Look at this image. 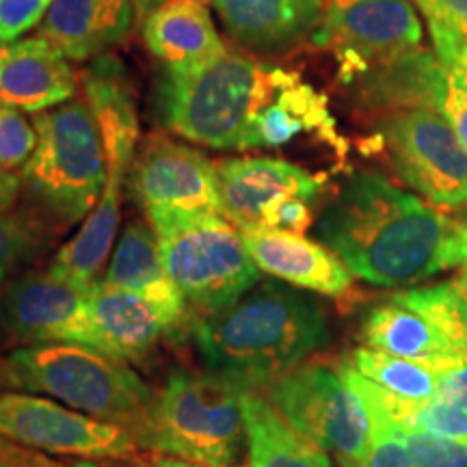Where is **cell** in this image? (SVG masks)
<instances>
[{
	"mask_svg": "<svg viewBox=\"0 0 467 467\" xmlns=\"http://www.w3.org/2000/svg\"><path fill=\"white\" fill-rule=\"evenodd\" d=\"M7 46H9V44L5 42V37H3V35H0V52H3L5 48H7Z\"/></svg>",
	"mask_w": 467,
	"mask_h": 467,
	"instance_id": "obj_45",
	"label": "cell"
},
{
	"mask_svg": "<svg viewBox=\"0 0 467 467\" xmlns=\"http://www.w3.org/2000/svg\"><path fill=\"white\" fill-rule=\"evenodd\" d=\"M130 195L150 225L221 214L217 162L167 134H148L130 167Z\"/></svg>",
	"mask_w": 467,
	"mask_h": 467,
	"instance_id": "obj_13",
	"label": "cell"
},
{
	"mask_svg": "<svg viewBox=\"0 0 467 467\" xmlns=\"http://www.w3.org/2000/svg\"><path fill=\"white\" fill-rule=\"evenodd\" d=\"M454 258L457 266L463 268V275H467V214L457 221V232H454Z\"/></svg>",
	"mask_w": 467,
	"mask_h": 467,
	"instance_id": "obj_39",
	"label": "cell"
},
{
	"mask_svg": "<svg viewBox=\"0 0 467 467\" xmlns=\"http://www.w3.org/2000/svg\"><path fill=\"white\" fill-rule=\"evenodd\" d=\"M89 317L100 337L102 353L109 358L132 361L156 348L162 337L178 331L180 323L159 306L98 279L87 290Z\"/></svg>",
	"mask_w": 467,
	"mask_h": 467,
	"instance_id": "obj_18",
	"label": "cell"
},
{
	"mask_svg": "<svg viewBox=\"0 0 467 467\" xmlns=\"http://www.w3.org/2000/svg\"><path fill=\"white\" fill-rule=\"evenodd\" d=\"M143 39L171 74L203 67L225 50L203 0H165L143 20Z\"/></svg>",
	"mask_w": 467,
	"mask_h": 467,
	"instance_id": "obj_23",
	"label": "cell"
},
{
	"mask_svg": "<svg viewBox=\"0 0 467 467\" xmlns=\"http://www.w3.org/2000/svg\"><path fill=\"white\" fill-rule=\"evenodd\" d=\"M78 76L48 39L28 37L0 52V104L44 113L76 93Z\"/></svg>",
	"mask_w": 467,
	"mask_h": 467,
	"instance_id": "obj_19",
	"label": "cell"
},
{
	"mask_svg": "<svg viewBox=\"0 0 467 467\" xmlns=\"http://www.w3.org/2000/svg\"><path fill=\"white\" fill-rule=\"evenodd\" d=\"M312 202L301 195H288L266 210L262 227L303 234L312 225Z\"/></svg>",
	"mask_w": 467,
	"mask_h": 467,
	"instance_id": "obj_34",
	"label": "cell"
},
{
	"mask_svg": "<svg viewBox=\"0 0 467 467\" xmlns=\"http://www.w3.org/2000/svg\"><path fill=\"white\" fill-rule=\"evenodd\" d=\"M440 113L446 117L448 124L457 132L461 145L467 150V93L459 89L457 85H452L451 80H448V91L441 102Z\"/></svg>",
	"mask_w": 467,
	"mask_h": 467,
	"instance_id": "obj_36",
	"label": "cell"
},
{
	"mask_svg": "<svg viewBox=\"0 0 467 467\" xmlns=\"http://www.w3.org/2000/svg\"><path fill=\"white\" fill-rule=\"evenodd\" d=\"M0 440L42 454L93 461L130 459L141 448L126 426L26 392L0 394Z\"/></svg>",
	"mask_w": 467,
	"mask_h": 467,
	"instance_id": "obj_12",
	"label": "cell"
},
{
	"mask_svg": "<svg viewBox=\"0 0 467 467\" xmlns=\"http://www.w3.org/2000/svg\"><path fill=\"white\" fill-rule=\"evenodd\" d=\"M347 377L361 394V399L366 400L372 420L370 446H368L364 461L353 467H413L405 437L400 433V424L385 409L379 385L361 377L350 364H347Z\"/></svg>",
	"mask_w": 467,
	"mask_h": 467,
	"instance_id": "obj_29",
	"label": "cell"
},
{
	"mask_svg": "<svg viewBox=\"0 0 467 467\" xmlns=\"http://www.w3.org/2000/svg\"><path fill=\"white\" fill-rule=\"evenodd\" d=\"M452 285H454V290H457L459 301H461V306H463V312H465V317H467V275H463V273H461V275L452 282Z\"/></svg>",
	"mask_w": 467,
	"mask_h": 467,
	"instance_id": "obj_41",
	"label": "cell"
},
{
	"mask_svg": "<svg viewBox=\"0 0 467 467\" xmlns=\"http://www.w3.org/2000/svg\"><path fill=\"white\" fill-rule=\"evenodd\" d=\"M203 3H208V0H203Z\"/></svg>",
	"mask_w": 467,
	"mask_h": 467,
	"instance_id": "obj_47",
	"label": "cell"
},
{
	"mask_svg": "<svg viewBox=\"0 0 467 467\" xmlns=\"http://www.w3.org/2000/svg\"><path fill=\"white\" fill-rule=\"evenodd\" d=\"M104 282L143 296L169 314L175 323L184 325L189 306L169 277L154 227L143 221H130L121 232L104 273Z\"/></svg>",
	"mask_w": 467,
	"mask_h": 467,
	"instance_id": "obj_24",
	"label": "cell"
},
{
	"mask_svg": "<svg viewBox=\"0 0 467 467\" xmlns=\"http://www.w3.org/2000/svg\"><path fill=\"white\" fill-rule=\"evenodd\" d=\"M137 139L139 132H109V137L102 134L109 161L107 186L100 200L87 214L83 227L55 254L48 266L52 275L85 290L98 282V273L109 260L115 234L119 230L121 195H124L128 169L132 167L134 156H137L134 151Z\"/></svg>",
	"mask_w": 467,
	"mask_h": 467,
	"instance_id": "obj_15",
	"label": "cell"
},
{
	"mask_svg": "<svg viewBox=\"0 0 467 467\" xmlns=\"http://www.w3.org/2000/svg\"><path fill=\"white\" fill-rule=\"evenodd\" d=\"M413 467H467V440L402 429Z\"/></svg>",
	"mask_w": 467,
	"mask_h": 467,
	"instance_id": "obj_31",
	"label": "cell"
},
{
	"mask_svg": "<svg viewBox=\"0 0 467 467\" xmlns=\"http://www.w3.org/2000/svg\"><path fill=\"white\" fill-rule=\"evenodd\" d=\"M243 422L251 467H334L327 451L299 433L258 389L243 392Z\"/></svg>",
	"mask_w": 467,
	"mask_h": 467,
	"instance_id": "obj_26",
	"label": "cell"
},
{
	"mask_svg": "<svg viewBox=\"0 0 467 467\" xmlns=\"http://www.w3.org/2000/svg\"><path fill=\"white\" fill-rule=\"evenodd\" d=\"M0 467H61L42 452L16 446L7 440H0Z\"/></svg>",
	"mask_w": 467,
	"mask_h": 467,
	"instance_id": "obj_37",
	"label": "cell"
},
{
	"mask_svg": "<svg viewBox=\"0 0 467 467\" xmlns=\"http://www.w3.org/2000/svg\"><path fill=\"white\" fill-rule=\"evenodd\" d=\"M0 389L44 394L104 422L137 429L154 389L126 361L76 344L22 347L0 358Z\"/></svg>",
	"mask_w": 467,
	"mask_h": 467,
	"instance_id": "obj_4",
	"label": "cell"
},
{
	"mask_svg": "<svg viewBox=\"0 0 467 467\" xmlns=\"http://www.w3.org/2000/svg\"><path fill=\"white\" fill-rule=\"evenodd\" d=\"M159 467H200V465H189V463H182V461L167 459V461H161Z\"/></svg>",
	"mask_w": 467,
	"mask_h": 467,
	"instance_id": "obj_43",
	"label": "cell"
},
{
	"mask_svg": "<svg viewBox=\"0 0 467 467\" xmlns=\"http://www.w3.org/2000/svg\"><path fill=\"white\" fill-rule=\"evenodd\" d=\"M381 400L402 429L467 440V359L441 368L437 392L426 402L400 400L385 389Z\"/></svg>",
	"mask_w": 467,
	"mask_h": 467,
	"instance_id": "obj_27",
	"label": "cell"
},
{
	"mask_svg": "<svg viewBox=\"0 0 467 467\" xmlns=\"http://www.w3.org/2000/svg\"><path fill=\"white\" fill-rule=\"evenodd\" d=\"M102 128H137V126H102Z\"/></svg>",
	"mask_w": 467,
	"mask_h": 467,
	"instance_id": "obj_46",
	"label": "cell"
},
{
	"mask_svg": "<svg viewBox=\"0 0 467 467\" xmlns=\"http://www.w3.org/2000/svg\"><path fill=\"white\" fill-rule=\"evenodd\" d=\"M169 277L186 306L213 314L260 284L241 230L223 214H200L151 223Z\"/></svg>",
	"mask_w": 467,
	"mask_h": 467,
	"instance_id": "obj_7",
	"label": "cell"
},
{
	"mask_svg": "<svg viewBox=\"0 0 467 467\" xmlns=\"http://www.w3.org/2000/svg\"><path fill=\"white\" fill-rule=\"evenodd\" d=\"M165 3V0H132V7H134V16H137V20H145L151 11H154L159 5Z\"/></svg>",
	"mask_w": 467,
	"mask_h": 467,
	"instance_id": "obj_40",
	"label": "cell"
},
{
	"mask_svg": "<svg viewBox=\"0 0 467 467\" xmlns=\"http://www.w3.org/2000/svg\"><path fill=\"white\" fill-rule=\"evenodd\" d=\"M301 76L225 48L192 72H167L159 89L162 126L210 150L247 151L258 117Z\"/></svg>",
	"mask_w": 467,
	"mask_h": 467,
	"instance_id": "obj_3",
	"label": "cell"
},
{
	"mask_svg": "<svg viewBox=\"0 0 467 467\" xmlns=\"http://www.w3.org/2000/svg\"><path fill=\"white\" fill-rule=\"evenodd\" d=\"M355 104L375 117L405 109L440 113L448 76L431 48H418L383 63L353 83Z\"/></svg>",
	"mask_w": 467,
	"mask_h": 467,
	"instance_id": "obj_21",
	"label": "cell"
},
{
	"mask_svg": "<svg viewBox=\"0 0 467 467\" xmlns=\"http://www.w3.org/2000/svg\"><path fill=\"white\" fill-rule=\"evenodd\" d=\"M213 5L241 48L284 55L312 37L325 0H213Z\"/></svg>",
	"mask_w": 467,
	"mask_h": 467,
	"instance_id": "obj_20",
	"label": "cell"
},
{
	"mask_svg": "<svg viewBox=\"0 0 467 467\" xmlns=\"http://www.w3.org/2000/svg\"><path fill=\"white\" fill-rule=\"evenodd\" d=\"M368 348L448 366L467 359V317L452 282L407 288L368 312Z\"/></svg>",
	"mask_w": 467,
	"mask_h": 467,
	"instance_id": "obj_9",
	"label": "cell"
},
{
	"mask_svg": "<svg viewBox=\"0 0 467 467\" xmlns=\"http://www.w3.org/2000/svg\"><path fill=\"white\" fill-rule=\"evenodd\" d=\"M221 214L238 227H262L266 210L288 195L317 200L323 178L295 162L271 156H243L217 162Z\"/></svg>",
	"mask_w": 467,
	"mask_h": 467,
	"instance_id": "obj_16",
	"label": "cell"
},
{
	"mask_svg": "<svg viewBox=\"0 0 467 467\" xmlns=\"http://www.w3.org/2000/svg\"><path fill=\"white\" fill-rule=\"evenodd\" d=\"M192 340L208 372L244 389H262L323 348L329 327L317 301L265 282L232 306L197 318Z\"/></svg>",
	"mask_w": 467,
	"mask_h": 467,
	"instance_id": "obj_2",
	"label": "cell"
},
{
	"mask_svg": "<svg viewBox=\"0 0 467 467\" xmlns=\"http://www.w3.org/2000/svg\"><path fill=\"white\" fill-rule=\"evenodd\" d=\"M426 22L461 26L467 22V0H413Z\"/></svg>",
	"mask_w": 467,
	"mask_h": 467,
	"instance_id": "obj_35",
	"label": "cell"
},
{
	"mask_svg": "<svg viewBox=\"0 0 467 467\" xmlns=\"http://www.w3.org/2000/svg\"><path fill=\"white\" fill-rule=\"evenodd\" d=\"M350 366L388 394L407 402H426L433 399L443 368L368 347L355 350Z\"/></svg>",
	"mask_w": 467,
	"mask_h": 467,
	"instance_id": "obj_28",
	"label": "cell"
},
{
	"mask_svg": "<svg viewBox=\"0 0 467 467\" xmlns=\"http://www.w3.org/2000/svg\"><path fill=\"white\" fill-rule=\"evenodd\" d=\"M22 191V175L0 167V214L11 213Z\"/></svg>",
	"mask_w": 467,
	"mask_h": 467,
	"instance_id": "obj_38",
	"label": "cell"
},
{
	"mask_svg": "<svg viewBox=\"0 0 467 467\" xmlns=\"http://www.w3.org/2000/svg\"><path fill=\"white\" fill-rule=\"evenodd\" d=\"M422 22L409 0H325L312 44L331 52L344 85L422 48Z\"/></svg>",
	"mask_w": 467,
	"mask_h": 467,
	"instance_id": "obj_11",
	"label": "cell"
},
{
	"mask_svg": "<svg viewBox=\"0 0 467 467\" xmlns=\"http://www.w3.org/2000/svg\"><path fill=\"white\" fill-rule=\"evenodd\" d=\"M72 467H115V465H110V463H104V461H93V459H85V461H80V463H76V465H72Z\"/></svg>",
	"mask_w": 467,
	"mask_h": 467,
	"instance_id": "obj_42",
	"label": "cell"
},
{
	"mask_svg": "<svg viewBox=\"0 0 467 467\" xmlns=\"http://www.w3.org/2000/svg\"><path fill=\"white\" fill-rule=\"evenodd\" d=\"M37 148V130L20 109L0 104V167H25Z\"/></svg>",
	"mask_w": 467,
	"mask_h": 467,
	"instance_id": "obj_32",
	"label": "cell"
},
{
	"mask_svg": "<svg viewBox=\"0 0 467 467\" xmlns=\"http://www.w3.org/2000/svg\"><path fill=\"white\" fill-rule=\"evenodd\" d=\"M457 221L379 171H358L320 213L317 236L361 282L399 288L457 266Z\"/></svg>",
	"mask_w": 467,
	"mask_h": 467,
	"instance_id": "obj_1",
	"label": "cell"
},
{
	"mask_svg": "<svg viewBox=\"0 0 467 467\" xmlns=\"http://www.w3.org/2000/svg\"><path fill=\"white\" fill-rule=\"evenodd\" d=\"M377 139L394 173L437 208L467 203V150L433 109H405L375 117Z\"/></svg>",
	"mask_w": 467,
	"mask_h": 467,
	"instance_id": "obj_10",
	"label": "cell"
},
{
	"mask_svg": "<svg viewBox=\"0 0 467 467\" xmlns=\"http://www.w3.org/2000/svg\"><path fill=\"white\" fill-rule=\"evenodd\" d=\"M87 290L50 271L17 277L0 295V331L7 340L25 347L76 344L102 353Z\"/></svg>",
	"mask_w": 467,
	"mask_h": 467,
	"instance_id": "obj_14",
	"label": "cell"
},
{
	"mask_svg": "<svg viewBox=\"0 0 467 467\" xmlns=\"http://www.w3.org/2000/svg\"><path fill=\"white\" fill-rule=\"evenodd\" d=\"M306 134L331 145L340 156L347 151V143L336 130L327 96L299 78L285 87L258 117L249 134L247 150H277Z\"/></svg>",
	"mask_w": 467,
	"mask_h": 467,
	"instance_id": "obj_25",
	"label": "cell"
},
{
	"mask_svg": "<svg viewBox=\"0 0 467 467\" xmlns=\"http://www.w3.org/2000/svg\"><path fill=\"white\" fill-rule=\"evenodd\" d=\"M243 392L208 370H175L132 431L134 440L182 463L230 467L244 441Z\"/></svg>",
	"mask_w": 467,
	"mask_h": 467,
	"instance_id": "obj_5",
	"label": "cell"
},
{
	"mask_svg": "<svg viewBox=\"0 0 467 467\" xmlns=\"http://www.w3.org/2000/svg\"><path fill=\"white\" fill-rule=\"evenodd\" d=\"M241 234L255 266L271 277L325 296H344L353 285V273L334 251L303 234L271 227H247Z\"/></svg>",
	"mask_w": 467,
	"mask_h": 467,
	"instance_id": "obj_17",
	"label": "cell"
},
{
	"mask_svg": "<svg viewBox=\"0 0 467 467\" xmlns=\"http://www.w3.org/2000/svg\"><path fill=\"white\" fill-rule=\"evenodd\" d=\"M459 28V31H461V35H463V37L467 39V22H465V25H461V26H457Z\"/></svg>",
	"mask_w": 467,
	"mask_h": 467,
	"instance_id": "obj_44",
	"label": "cell"
},
{
	"mask_svg": "<svg viewBox=\"0 0 467 467\" xmlns=\"http://www.w3.org/2000/svg\"><path fill=\"white\" fill-rule=\"evenodd\" d=\"M134 20L132 0H52L39 33L66 58L89 61L124 42Z\"/></svg>",
	"mask_w": 467,
	"mask_h": 467,
	"instance_id": "obj_22",
	"label": "cell"
},
{
	"mask_svg": "<svg viewBox=\"0 0 467 467\" xmlns=\"http://www.w3.org/2000/svg\"><path fill=\"white\" fill-rule=\"evenodd\" d=\"M50 243V225L35 213L0 214V284L39 258Z\"/></svg>",
	"mask_w": 467,
	"mask_h": 467,
	"instance_id": "obj_30",
	"label": "cell"
},
{
	"mask_svg": "<svg viewBox=\"0 0 467 467\" xmlns=\"http://www.w3.org/2000/svg\"><path fill=\"white\" fill-rule=\"evenodd\" d=\"M299 433L334 452L342 467L364 461L372 420L347 377V364H303L258 389Z\"/></svg>",
	"mask_w": 467,
	"mask_h": 467,
	"instance_id": "obj_8",
	"label": "cell"
},
{
	"mask_svg": "<svg viewBox=\"0 0 467 467\" xmlns=\"http://www.w3.org/2000/svg\"><path fill=\"white\" fill-rule=\"evenodd\" d=\"M52 0H0V35L11 44L46 16Z\"/></svg>",
	"mask_w": 467,
	"mask_h": 467,
	"instance_id": "obj_33",
	"label": "cell"
},
{
	"mask_svg": "<svg viewBox=\"0 0 467 467\" xmlns=\"http://www.w3.org/2000/svg\"><path fill=\"white\" fill-rule=\"evenodd\" d=\"M37 148L22 167V184L58 225L87 219L109 178L107 150L87 100H69L35 115Z\"/></svg>",
	"mask_w": 467,
	"mask_h": 467,
	"instance_id": "obj_6",
	"label": "cell"
}]
</instances>
